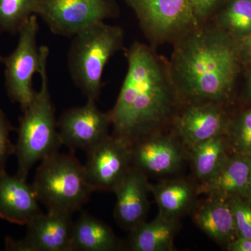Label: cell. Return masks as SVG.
<instances>
[{
  "instance_id": "cell-10",
  "label": "cell",
  "mask_w": 251,
  "mask_h": 251,
  "mask_svg": "<svg viewBox=\"0 0 251 251\" xmlns=\"http://www.w3.org/2000/svg\"><path fill=\"white\" fill-rule=\"evenodd\" d=\"M57 125L63 145L73 152L87 153L108 136L111 117L110 112L99 110L95 100L87 99L85 105L63 112Z\"/></svg>"
},
{
  "instance_id": "cell-32",
  "label": "cell",
  "mask_w": 251,
  "mask_h": 251,
  "mask_svg": "<svg viewBox=\"0 0 251 251\" xmlns=\"http://www.w3.org/2000/svg\"><path fill=\"white\" fill-rule=\"evenodd\" d=\"M3 57L0 54V63H1L2 62Z\"/></svg>"
},
{
  "instance_id": "cell-28",
  "label": "cell",
  "mask_w": 251,
  "mask_h": 251,
  "mask_svg": "<svg viewBox=\"0 0 251 251\" xmlns=\"http://www.w3.org/2000/svg\"><path fill=\"white\" fill-rule=\"evenodd\" d=\"M229 250L233 251H251V238L244 239L238 237L229 247Z\"/></svg>"
},
{
  "instance_id": "cell-12",
  "label": "cell",
  "mask_w": 251,
  "mask_h": 251,
  "mask_svg": "<svg viewBox=\"0 0 251 251\" xmlns=\"http://www.w3.org/2000/svg\"><path fill=\"white\" fill-rule=\"evenodd\" d=\"M131 149L133 166L146 175L173 174L184 159V150L178 142L156 133L135 142Z\"/></svg>"
},
{
  "instance_id": "cell-5",
  "label": "cell",
  "mask_w": 251,
  "mask_h": 251,
  "mask_svg": "<svg viewBox=\"0 0 251 251\" xmlns=\"http://www.w3.org/2000/svg\"><path fill=\"white\" fill-rule=\"evenodd\" d=\"M39 202L48 211L74 214L95 192L74 153L57 152L41 161L32 184Z\"/></svg>"
},
{
  "instance_id": "cell-4",
  "label": "cell",
  "mask_w": 251,
  "mask_h": 251,
  "mask_svg": "<svg viewBox=\"0 0 251 251\" xmlns=\"http://www.w3.org/2000/svg\"><path fill=\"white\" fill-rule=\"evenodd\" d=\"M72 38L67 56L71 77L87 99L97 100L103 87L105 66L123 48V29L99 22L85 28Z\"/></svg>"
},
{
  "instance_id": "cell-29",
  "label": "cell",
  "mask_w": 251,
  "mask_h": 251,
  "mask_svg": "<svg viewBox=\"0 0 251 251\" xmlns=\"http://www.w3.org/2000/svg\"><path fill=\"white\" fill-rule=\"evenodd\" d=\"M246 50L251 57V36L245 42Z\"/></svg>"
},
{
  "instance_id": "cell-19",
  "label": "cell",
  "mask_w": 251,
  "mask_h": 251,
  "mask_svg": "<svg viewBox=\"0 0 251 251\" xmlns=\"http://www.w3.org/2000/svg\"><path fill=\"white\" fill-rule=\"evenodd\" d=\"M193 219L204 233L217 242H227L237 232L230 203L224 198L209 197L195 211Z\"/></svg>"
},
{
  "instance_id": "cell-26",
  "label": "cell",
  "mask_w": 251,
  "mask_h": 251,
  "mask_svg": "<svg viewBox=\"0 0 251 251\" xmlns=\"http://www.w3.org/2000/svg\"><path fill=\"white\" fill-rule=\"evenodd\" d=\"M237 139L243 150L251 152V110L246 112L241 119Z\"/></svg>"
},
{
  "instance_id": "cell-25",
  "label": "cell",
  "mask_w": 251,
  "mask_h": 251,
  "mask_svg": "<svg viewBox=\"0 0 251 251\" xmlns=\"http://www.w3.org/2000/svg\"><path fill=\"white\" fill-rule=\"evenodd\" d=\"M14 130L4 112L0 110V171H4L9 156L15 152V145L9 138L10 133Z\"/></svg>"
},
{
  "instance_id": "cell-22",
  "label": "cell",
  "mask_w": 251,
  "mask_h": 251,
  "mask_svg": "<svg viewBox=\"0 0 251 251\" xmlns=\"http://www.w3.org/2000/svg\"><path fill=\"white\" fill-rule=\"evenodd\" d=\"M38 0H0V32L18 35L23 26L36 15Z\"/></svg>"
},
{
  "instance_id": "cell-13",
  "label": "cell",
  "mask_w": 251,
  "mask_h": 251,
  "mask_svg": "<svg viewBox=\"0 0 251 251\" xmlns=\"http://www.w3.org/2000/svg\"><path fill=\"white\" fill-rule=\"evenodd\" d=\"M150 191L147 175L132 166L115 192L117 201L114 216L122 228L130 232L146 221L150 208Z\"/></svg>"
},
{
  "instance_id": "cell-6",
  "label": "cell",
  "mask_w": 251,
  "mask_h": 251,
  "mask_svg": "<svg viewBox=\"0 0 251 251\" xmlns=\"http://www.w3.org/2000/svg\"><path fill=\"white\" fill-rule=\"evenodd\" d=\"M39 31L38 16L33 15L18 32V41L14 50L3 57L5 87L10 99L19 104L24 111L35 97L33 80L40 73L44 46H37Z\"/></svg>"
},
{
  "instance_id": "cell-23",
  "label": "cell",
  "mask_w": 251,
  "mask_h": 251,
  "mask_svg": "<svg viewBox=\"0 0 251 251\" xmlns=\"http://www.w3.org/2000/svg\"><path fill=\"white\" fill-rule=\"evenodd\" d=\"M222 22L238 33L251 31V0H232L223 14Z\"/></svg>"
},
{
  "instance_id": "cell-3",
  "label": "cell",
  "mask_w": 251,
  "mask_h": 251,
  "mask_svg": "<svg viewBox=\"0 0 251 251\" xmlns=\"http://www.w3.org/2000/svg\"><path fill=\"white\" fill-rule=\"evenodd\" d=\"M49 49L44 46V57L40 71L41 88L36 91L30 105L20 117L17 143V175L27 179L28 174L37 162L59 152L63 144L57 130L55 108L51 98L48 75Z\"/></svg>"
},
{
  "instance_id": "cell-21",
  "label": "cell",
  "mask_w": 251,
  "mask_h": 251,
  "mask_svg": "<svg viewBox=\"0 0 251 251\" xmlns=\"http://www.w3.org/2000/svg\"><path fill=\"white\" fill-rule=\"evenodd\" d=\"M225 148L224 140L219 135L190 149L193 171L200 182L209 179L226 161Z\"/></svg>"
},
{
  "instance_id": "cell-30",
  "label": "cell",
  "mask_w": 251,
  "mask_h": 251,
  "mask_svg": "<svg viewBox=\"0 0 251 251\" xmlns=\"http://www.w3.org/2000/svg\"><path fill=\"white\" fill-rule=\"evenodd\" d=\"M247 191H249L251 195V171L250 173V176H249V185H248Z\"/></svg>"
},
{
  "instance_id": "cell-1",
  "label": "cell",
  "mask_w": 251,
  "mask_h": 251,
  "mask_svg": "<svg viewBox=\"0 0 251 251\" xmlns=\"http://www.w3.org/2000/svg\"><path fill=\"white\" fill-rule=\"evenodd\" d=\"M128 68L110 112L113 136L132 145L156 133L171 117L179 98L169 66L151 48L135 42L126 52Z\"/></svg>"
},
{
  "instance_id": "cell-24",
  "label": "cell",
  "mask_w": 251,
  "mask_h": 251,
  "mask_svg": "<svg viewBox=\"0 0 251 251\" xmlns=\"http://www.w3.org/2000/svg\"><path fill=\"white\" fill-rule=\"evenodd\" d=\"M239 237L251 238V206L234 199L230 202Z\"/></svg>"
},
{
  "instance_id": "cell-7",
  "label": "cell",
  "mask_w": 251,
  "mask_h": 251,
  "mask_svg": "<svg viewBox=\"0 0 251 251\" xmlns=\"http://www.w3.org/2000/svg\"><path fill=\"white\" fill-rule=\"evenodd\" d=\"M118 14L115 0H38L36 12L52 34L66 37Z\"/></svg>"
},
{
  "instance_id": "cell-17",
  "label": "cell",
  "mask_w": 251,
  "mask_h": 251,
  "mask_svg": "<svg viewBox=\"0 0 251 251\" xmlns=\"http://www.w3.org/2000/svg\"><path fill=\"white\" fill-rule=\"evenodd\" d=\"M123 248V244L105 223L86 212L74 222L72 251H113Z\"/></svg>"
},
{
  "instance_id": "cell-14",
  "label": "cell",
  "mask_w": 251,
  "mask_h": 251,
  "mask_svg": "<svg viewBox=\"0 0 251 251\" xmlns=\"http://www.w3.org/2000/svg\"><path fill=\"white\" fill-rule=\"evenodd\" d=\"M39 201L32 184L21 176L0 171V219L27 226L41 214Z\"/></svg>"
},
{
  "instance_id": "cell-16",
  "label": "cell",
  "mask_w": 251,
  "mask_h": 251,
  "mask_svg": "<svg viewBox=\"0 0 251 251\" xmlns=\"http://www.w3.org/2000/svg\"><path fill=\"white\" fill-rule=\"evenodd\" d=\"M251 171V157L239 156L226 159L215 174L196 188L197 194L226 199L247 192Z\"/></svg>"
},
{
  "instance_id": "cell-11",
  "label": "cell",
  "mask_w": 251,
  "mask_h": 251,
  "mask_svg": "<svg viewBox=\"0 0 251 251\" xmlns=\"http://www.w3.org/2000/svg\"><path fill=\"white\" fill-rule=\"evenodd\" d=\"M72 214L48 211L36 216L27 225L22 240L6 239V250L17 251H72L74 221Z\"/></svg>"
},
{
  "instance_id": "cell-8",
  "label": "cell",
  "mask_w": 251,
  "mask_h": 251,
  "mask_svg": "<svg viewBox=\"0 0 251 251\" xmlns=\"http://www.w3.org/2000/svg\"><path fill=\"white\" fill-rule=\"evenodd\" d=\"M151 40L179 39L198 27L191 0H125Z\"/></svg>"
},
{
  "instance_id": "cell-18",
  "label": "cell",
  "mask_w": 251,
  "mask_h": 251,
  "mask_svg": "<svg viewBox=\"0 0 251 251\" xmlns=\"http://www.w3.org/2000/svg\"><path fill=\"white\" fill-rule=\"evenodd\" d=\"M179 227V220L158 214L151 222L145 221L130 231L126 249L133 251H173Z\"/></svg>"
},
{
  "instance_id": "cell-15",
  "label": "cell",
  "mask_w": 251,
  "mask_h": 251,
  "mask_svg": "<svg viewBox=\"0 0 251 251\" xmlns=\"http://www.w3.org/2000/svg\"><path fill=\"white\" fill-rule=\"evenodd\" d=\"M224 125V113L214 103L191 104L175 122L178 135L189 149L221 135Z\"/></svg>"
},
{
  "instance_id": "cell-20",
  "label": "cell",
  "mask_w": 251,
  "mask_h": 251,
  "mask_svg": "<svg viewBox=\"0 0 251 251\" xmlns=\"http://www.w3.org/2000/svg\"><path fill=\"white\" fill-rule=\"evenodd\" d=\"M150 191L159 209L160 215L179 220L190 209L193 202L196 188L184 179L163 181L150 185Z\"/></svg>"
},
{
  "instance_id": "cell-31",
  "label": "cell",
  "mask_w": 251,
  "mask_h": 251,
  "mask_svg": "<svg viewBox=\"0 0 251 251\" xmlns=\"http://www.w3.org/2000/svg\"><path fill=\"white\" fill-rule=\"evenodd\" d=\"M249 92H250L251 95V75L250 77V80H249Z\"/></svg>"
},
{
  "instance_id": "cell-2",
  "label": "cell",
  "mask_w": 251,
  "mask_h": 251,
  "mask_svg": "<svg viewBox=\"0 0 251 251\" xmlns=\"http://www.w3.org/2000/svg\"><path fill=\"white\" fill-rule=\"evenodd\" d=\"M168 66L178 97L192 104L216 103L233 84L237 57L220 29L198 27L178 39Z\"/></svg>"
},
{
  "instance_id": "cell-9",
  "label": "cell",
  "mask_w": 251,
  "mask_h": 251,
  "mask_svg": "<svg viewBox=\"0 0 251 251\" xmlns=\"http://www.w3.org/2000/svg\"><path fill=\"white\" fill-rule=\"evenodd\" d=\"M85 166L95 191L115 193L133 166L131 145L109 135L87 153Z\"/></svg>"
},
{
  "instance_id": "cell-27",
  "label": "cell",
  "mask_w": 251,
  "mask_h": 251,
  "mask_svg": "<svg viewBox=\"0 0 251 251\" xmlns=\"http://www.w3.org/2000/svg\"><path fill=\"white\" fill-rule=\"evenodd\" d=\"M219 0H191L195 14L198 20L205 18L214 10Z\"/></svg>"
}]
</instances>
